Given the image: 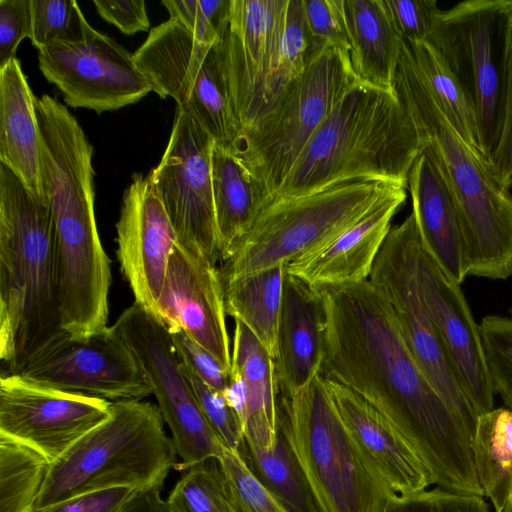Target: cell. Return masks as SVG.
Wrapping results in <instances>:
<instances>
[{"instance_id": "6da1fadb", "label": "cell", "mask_w": 512, "mask_h": 512, "mask_svg": "<svg viewBox=\"0 0 512 512\" xmlns=\"http://www.w3.org/2000/svg\"><path fill=\"white\" fill-rule=\"evenodd\" d=\"M318 289L326 309L319 375L372 405L415 452L438 487L484 496L471 438L411 354L386 298L369 279Z\"/></svg>"}, {"instance_id": "7a4b0ae2", "label": "cell", "mask_w": 512, "mask_h": 512, "mask_svg": "<svg viewBox=\"0 0 512 512\" xmlns=\"http://www.w3.org/2000/svg\"><path fill=\"white\" fill-rule=\"evenodd\" d=\"M394 90L415 127L420 153L434 164L456 203L467 274L501 280L511 277L510 189L497 179L481 152L450 123L404 41Z\"/></svg>"}, {"instance_id": "3957f363", "label": "cell", "mask_w": 512, "mask_h": 512, "mask_svg": "<svg viewBox=\"0 0 512 512\" xmlns=\"http://www.w3.org/2000/svg\"><path fill=\"white\" fill-rule=\"evenodd\" d=\"M65 333L50 207L0 163V358L5 373L18 372Z\"/></svg>"}, {"instance_id": "277c9868", "label": "cell", "mask_w": 512, "mask_h": 512, "mask_svg": "<svg viewBox=\"0 0 512 512\" xmlns=\"http://www.w3.org/2000/svg\"><path fill=\"white\" fill-rule=\"evenodd\" d=\"M420 154L415 127L396 93L359 84L314 133L271 202L355 180L407 186Z\"/></svg>"}, {"instance_id": "5b68a950", "label": "cell", "mask_w": 512, "mask_h": 512, "mask_svg": "<svg viewBox=\"0 0 512 512\" xmlns=\"http://www.w3.org/2000/svg\"><path fill=\"white\" fill-rule=\"evenodd\" d=\"M163 422L150 402H112L110 416L50 464L34 512L93 491L161 488L177 454Z\"/></svg>"}, {"instance_id": "8992f818", "label": "cell", "mask_w": 512, "mask_h": 512, "mask_svg": "<svg viewBox=\"0 0 512 512\" xmlns=\"http://www.w3.org/2000/svg\"><path fill=\"white\" fill-rule=\"evenodd\" d=\"M278 426L321 512H383L394 493L356 444L320 375L297 393H279Z\"/></svg>"}, {"instance_id": "52a82bcc", "label": "cell", "mask_w": 512, "mask_h": 512, "mask_svg": "<svg viewBox=\"0 0 512 512\" xmlns=\"http://www.w3.org/2000/svg\"><path fill=\"white\" fill-rule=\"evenodd\" d=\"M400 187L407 188L392 182L355 180L270 202L232 256L221 261V280L287 265L336 237Z\"/></svg>"}, {"instance_id": "ba28073f", "label": "cell", "mask_w": 512, "mask_h": 512, "mask_svg": "<svg viewBox=\"0 0 512 512\" xmlns=\"http://www.w3.org/2000/svg\"><path fill=\"white\" fill-rule=\"evenodd\" d=\"M359 84L363 83L355 77L351 66L324 43L313 54L303 74L242 136L235 154L256 181L264 207L271 202L338 101Z\"/></svg>"}, {"instance_id": "9c48e42d", "label": "cell", "mask_w": 512, "mask_h": 512, "mask_svg": "<svg viewBox=\"0 0 512 512\" xmlns=\"http://www.w3.org/2000/svg\"><path fill=\"white\" fill-rule=\"evenodd\" d=\"M509 0H467L440 10L430 42L444 57L472 107L479 151L487 161L504 120L505 76L511 21Z\"/></svg>"}, {"instance_id": "30bf717a", "label": "cell", "mask_w": 512, "mask_h": 512, "mask_svg": "<svg viewBox=\"0 0 512 512\" xmlns=\"http://www.w3.org/2000/svg\"><path fill=\"white\" fill-rule=\"evenodd\" d=\"M134 57L153 92L173 98L216 145L236 153L241 132L228 96L219 42L202 43L169 18L151 29Z\"/></svg>"}, {"instance_id": "8fae6325", "label": "cell", "mask_w": 512, "mask_h": 512, "mask_svg": "<svg viewBox=\"0 0 512 512\" xmlns=\"http://www.w3.org/2000/svg\"><path fill=\"white\" fill-rule=\"evenodd\" d=\"M419 240L411 212L391 227L369 281L388 301L408 349L472 442L479 416L458 382L423 304L416 279Z\"/></svg>"}, {"instance_id": "7c38bea8", "label": "cell", "mask_w": 512, "mask_h": 512, "mask_svg": "<svg viewBox=\"0 0 512 512\" xmlns=\"http://www.w3.org/2000/svg\"><path fill=\"white\" fill-rule=\"evenodd\" d=\"M112 331L125 343L142 369L152 395L168 424L178 469L208 458H219L226 448L204 415L183 374L170 333L153 314L134 303L117 318Z\"/></svg>"}, {"instance_id": "4fadbf2b", "label": "cell", "mask_w": 512, "mask_h": 512, "mask_svg": "<svg viewBox=\"0 0 512 512\" xmlns=\"http://www.w3.org/2000/svg\"><path fill=\"white\" fill-rule=\"evenodd\" d=\"M214 144L209 132L177 107L164 154L147 175L178 244L212 264L220 259L211 176Z\"/></svg>"}, {"instance_id": "5bb4252c", "label": "cell", "mask_w": 512, "mask_h": 512, "mask_svg": "<svg viewBox=\"0 0 512 512\" xmlns=\"http://www.w3.org/2000/svg\"><path fill=\"white\" fill-rule=\"evenodd\" d=\"M16 373L45 387L112 402L152 394L134 355L110 327L82 338L65 333Z\"/></svg>"}, {"instance_id": "9a60e30c", "label": "cell", "mask_w": 512, "mask_h": 512, "mask_svg": "<svg viewBox=\"0 0 512 512\" xmlns=\"http://www.w3.org/2000/svg\"><path fill=\"white\" fill-rule=\"evenodd\" d=\"M39 69L61 91L67 105L97 113L134 104L152 91L134 54L93 29L77 42L38 51Z\"/></svg>"}, {"instance_id": "2e32d148", "label": "cell", "mask_w": 512, "mask_h": 512, "mask_svg": "<svg viewBox=\"0 0 512 512\" xmlns=\"http://www.w3.org/2000/svg\"><path fill=\"white\" fill-rule=\"evenodd\" d=\"M288 5L289 0H229L219 48L241 138L263 115L265 91L277 62Z\"/></svg>"}, {"instance_id": "e0dca14e", "label": "cell", "mask_w": 512, "mask_h": 512, "mask_svg": "<svg viewBox=\"0 0 512 512\" xmlns=\"http://www.w3.org/2000/svg\"><path fill=\"white\" fill-rule=\"evenodd\" d=\"M111 403L3 372L0 435L37 451L51 464L110 416Z\"/></svg>"}, {"instance_id": "ac0fdd59", "label": "cell", "mask_w": 512, "mask_h": 512, "mask_svg": "<svg viewBox=\"0 0 512 512\" xmlns=\"http://www.w3.org/2000/svg\"><path fill=\"white\" fill-rule=\"evenodd\" d=\"M416 279L423 304L464 393L478 416L491 411L495 394L480 327L460 284L426 250L421 235L416 250Z\"/></svg>"}, {"instance_id": "d6986e66", "label": "cell", "mask_w": 512, "mask_h": 512, "mask_svg": "<svg viewBox=\"0 0 512 512\" xmlns=\"http://www.w3.org/2000/svg\"><path fill=\"white\" fill-rule=\"evenodd\" d=\"M117 257L135 303L157 317L170 258L177 246L172 223L147 176L134 173L116 223Z\"/></svg>"}, {"instance_id": "ffe728a7", "label": "cell", "mask_w": 512, "mask_h": 512, "mask_svg": "<svg viewBox=\"0 0 512 512\" xmlns=\"http://www.w3.org/2000/svg\"><path fill=\"white\" fill-rule=\"evenodd\" d=\"M226 315L219 268L177 243L158 300L156 318L168 331H185L231 373L232 347Z\"/></svg>"}, {"instance_id": "44dd1931", "label": "cell", "mask_w": 512, "mask_h": 512, "mask_svg": "<svg viewBox=\"0 0 512 512\" xmlns=\"http://www.w3.org/2000/svg\"><path fill=\"white\" fill-rule=\"evenodd\" d=\"M406 189L400 187L336 237L288 263L286 272L315 288L368 280L392 219L406 201Z\"/></svg>"}, {"instance_id": "7402d4cb", "label": "cell", "mask_w": 512, "mask_h": 512, "mask_svg": "<svg viewBox=\"0 0 512 512\" xmlns=\"http://www.w3.org/2000/svg\"><path fill=\"white\" fill-rule=\"evenodd\" d=\"M325 335L322 292L286 272L274 359L280 394L297 393L320 374Z\"/></svg>"}, {"instance_id": "603a6c76", "label": "cell", "mask_w": 512, "mask_h": 512, "mask_svg": "<svg viewBox=\"0 0 512 512\" xmlns=\"http://www.w3.org/2000/svg\"><path fill=\"white\" fill-rule=\"evenodd\" d=\"M323 380L351 436L394 494H411L434 484L423 462L372 405L346 386Z\"/></svg>"}, {"instance_id": "cb8c5ba5", "label": "cell", "mask_w": 512, "mask_h": 512, "mask_svg": "<svg viewBox=\"0 0 512 512\" xmlns=\"http://www.w3.org/2000/svg\"><path fill=\"white\" fill-rule=\"evenodd\" d=\"M421 239L426 250L458 284L468 276L459 212L440 173L421 153L407 182Z\"/></svg>"}, {"instance_id": "d4e9b609", "label": "cell", "mask_w": 512, "mask_h": 512, "mask_svg": "<svg viewBox=\"0 0 512 512\" xmlns=\"http://www.w3.org/2000/svg\"><path fill=\"white\" fill-rule=\"evenodd\" d=\"M34 96L20 61L0 68V163L45 198L40 174V133Z\"/></svg>"}, {"instance_id": "484cf974", "label": "cell", "mask_w": 512, "mask_h": 512, "mask_svg": "<svg viewBox=\"0 0 512 512\" xmlns=\"http://www.w3.org/2000/svg\"><path fill=\"white\" fill-rule=\"evenodd\" d=\"M234 321L232 369L241 375L244 385V439L259 449L269 450L274 447L279 431L274 359L242 322Z\"/></svg>"}, {"instance_id": "4316f807", "label": "cell", "mask_w": 512, "mask_h": 512, "mask_svg": "<svg viewBox=\"0 0 512 512\" xmlns=\"http://www.w3.org/2000/svg\"><path fill=\"white\" fill-rule=\"evenodd\" d=\"M344 15L355 77L365 85L395 93L403 40L380 0H344Z\"/></svg>"}, {"instance_id": "83f0119b", "label": "cell", "mask_w": 512, "mask_h": 512, "mask_svg": "<svg viewBox=\"0 0 512 512\" xmlns=\"http://www.w3.org/2000/svg\"><path fill=\"white\" fill-rule=\"evenodd\" d=\"M211 176L220 260L232 256L264 200L258 185L235 153L214 144Z\"/></svg>"}, {"instance_id": "f1b7e54d", "label": "cell", "mask_w": 512, "mask_h": 512, "mask_svg": "<svg viewBox=\"0 0 512 512\" xmlns=\"http://www.w3.org/2000/svg\"><path fill=\"white\" fill-rule=\"evenodd\" d=\"M286 265L222 281L226 314L242 322L273 359Z\"/></svg>"}, {"instance_id": "f546056e", "label": "cell", "mask_w": 512, "mask_h": 512, "mask_svg": "<svg viewBox=\"0 0 512 512\" xmlns=\"http://www.w3.org/2000/svg\"><path fill=\"white\" fill-rule=\"evenodd\" d=\"M237 452L287 512H321L303 468L280 430L273 448L259 449L244 439Z\"/></svg>"}, {"instance_id": "4dcf8cb0", "label": "cell", "mask_w": 512, "mask_h": 512, "mask_svg": "<svg viewBox=\"0 0 512 512\" xmlns=\"http://www.w3.org/2000/svg\"><path fill=\"white\" fill-rule=\"evenodd\" d=\"M477 477L495 512L512 496V411L492 409L479 415L471 442Z\"/></svg>"}, {"instance_id": "1f68e13d", "label": "cell", "mask_w": 512, "mask_h": 512, "mask_svg": "<svg viewBox=\"0 0 512 512\" xmlns=\"http://www.w3.org/2000/svg\"><path fill=\"white\" fill-rule=\"evenodd\" d=\"M404 42L417 71L443 113L461 137L479 150L474 111L442 54L428 41Z\"/></svg>"}, {"instance_id": "d6a6232c", "label": "cell", "mask_w": 512, "mask_h": 512, "mask_svg": "<svg viewBox=\"0 0 512 512\" xmlns=\"http://www.w3.org/2000/svg\"><path fill=\"white\" fill-rule=\"evenodd\" d=\"M49 467L37 451L0 435V512H34Z\"/></svg>"}, {"instance_id": "836d02e7", "label": "cell", "mask_w": 512, "mask_h": 512, "mask_svg": "<svg viewBox=\"0 0 512 512\" xmlns=\"http://www.w3.org/2000/svg\"><path fill=\"white\" fill-rule=\"evenodd\" d=\"M322 44L309 33L303 1L289 0L277 62L265 91L262 117L275 105L287 87L303 74L313 54Z\"/></svg>"}, {"instance_id": "e575fe53", "label": "cell", "mask_w": 512, "mask_h": 512, "mask_svg": "<svg viewBox=\"0 0 512 512\" xmlns=\"http://www.w3.org/2000/svg\"><path fill=\"white\" fill-rule=\"evenodd\" d=\"M166 501L170 512H233L219 458H208L189 467Z\"/></svg>"}, {"instance_id": "d590c367", "label": "cell", "mask_w": 512, "mask_h": 512, "mask_svg": "<svg viewBox=\"0 0 512 512\" xmlns=\"http://www.w3.org/2000/svg\"><path fill=\"white\" fill-rule=\"evenodd\" d=\"M29 39L38 51L55 43L83 40L94 29L74 0H30Z\"/></svg>"}, {"instance_id": "8d00e7d4", "label": "cell", "mask_w": 512, "mask_h": 512, "mask_svg": "<svg viewBox=\"0 0 512 512\" xmlns=\"http://www.w3.org/2000/svg\"><path fill=\"white\" fill-rule=\"evenodd\" d=\"M479 327L494 394L512 411V319L489 315Z\"/></svg>"}, {"instance_id": "74e56055", "label": "cell", "mask_w": 512, "mask_h": 512, "mask_svg": "<svg viewBox=\"0 0 512 512\" xmlns=\"http://www.w3.org/2000/svg\"><path fill=\"white\" fill-rule=\"evenodd\" d=\"M233 512H287L248 469L239 453L227 448L219 457Z\"/></svg>"}, {"instance_id": "f35d334b", "label": "cell", "mask_w": 512, "mask_h": 512, "mask_svg": "<svg viewBox=\"0 0 512 512\" xmlns=\"http://www.w3.org/2000/svg\"><path fill=\"white\" fill-rule=\"evenodd\" d=\"M162 4L170 18L184 26L196 40L210 45L220 41L229 0H163Z\"/></svg>"}, {"instance_id": "ab89813d", "label": "cell", "mask_w": 512, "mask_h": 512, "mask_svg": "<svg viewBox=\"0 0 512 512\" xmlns=\"http://www.w3.org/2000/svg\"><path fill=\"white\" fill-rule=\"evenodd\" d=\"M180 364L183 374L193 388L200 407L213 430L227 449L237 452L244 440V433L236 412L222 392L204 383L181 361Z\"/></svg>"}, {"instance_id": "60d3db41", "label": "cell", "mask_w": 512, "mask_h": 512, "mask_svg": "<svg viewBox=\"0 0 512 512\" xmlns=\"http://www.w3.org/2000/svg\"><path fill=\"white\" fill-rule=\"evenodd\" d=\"M383 512H490V509L483 496L438 487L406 495L394 494Z\"/></svg>"}, {"instance_id": "b9f144b4", "label": "cell", "mask_w": 512, "mask_h": 512, "mask_svg": "<svg viewBox=\"0 0 512 512\" xmlns=\"http://www.w3.org/2000/svg\"><path fill=\"white\" fill-rule=\"evenodd\" d=\"M311 37L333 47L350 63V40L344 15V0H302Z\"/></svg>"}, {"instance_id": "7bdbcfd3", "label": "cell", "mask_w": 512, "mask_h": 512, "mask_svg": "<svg viewBox=\"0 0 512 512\" xmlns=\"http://www.w3.org/2000/svg\"><path fill=\"white\" fill-rule=\"evenodd\" d=\"M403 41H427L440 11L435 0H380Z\"/></svg>"}, {"instance_id": "ee69618b", "label": "cell", "mask_w": 512, "mask_h": 512, "mask_svg": "<svg viewBox=\"0 0 512 512\" xmlns=\"http://www.w3.org/2000/svg\"><path fill=\"white\" fill-rule=\"evenodd\" d=\"M179 360L204 383L223 392L230 381V374L204 347L181 329L169 331Z\"/></svg>"}, {"instance_id": "f6af8a7d", "label": "cell", "mask_w": 512, "mask_h": 512, "mask_svg": "<svg viewBox=\"0 0 512 512\" xmlns=\"http://www.w3.org/2000/svg\"><path fill=\"white\" fill-rule=\"evenodd\" d=\"M30 0H0V68L15 58L19 43L29 38Z\"/></svg>"}, {"instance_id": "bcb514c9", "label": "cell", "mask_w": 512, "mask_h": 512, "mask_svg": "<svg viewBox=\"0 0 512 512\" xmlns=\"http://www.w3.org/2000/svg\"><path fill=\"white\" fill-rule=\"evenodd\" d=\"M504 120L501 137L495 153L488 163L497 179L508 189H512V25L509 33L505 95Z\"/></svg>"}, {"instance_id": "7dc6e473", "label": "cell", "mask_w": 512, "mask_h": 512, "mask_svg": "<svg viewBox=\"0 0 512 512\" xmlns=\"http://www.w3.org/2000/svg\"><path fill=\"white\" fill-rule=\"evenodd\" d=\"M138 489L111 488L77 495L37 512H119Z\"/></svg>"}, {"instance_id": "c3c4849f", "label": "cell", "mask_w": 512, "mask_h": 512, "mask_svg": "<svg viewBox=\"0 0 512 512\" xmlns=\"http://www.w3.org/2000/svg\"><path fill=\"white\" fill-rule=\"evenodd\" d=\"M93 3L97 12L104 20L116 26L126 35L147 31L150 27L145 2L143 0H96Z\"/></svg>"}, {"instance_id": "681fc988", "label": "cell", "mask_w": 512, "mask_h": 512, "mask_svg": "<svg viewBox=\"0 0 512 512\" xmlns=\"http://www.w3.org/2000/svg\"><path fill=\"white\" fill-rule=\"evenodd\" d=\"M161 488L137 490L119 512H170L167 501L161 497Z\"/></svg>"}, {"instance_id": "f907efd6", "label": "cell", "mask_w": 512, "mask_h": 512, "mask_svg": "<svg viewBox=\"0 0 512 512\" xmlns=\"http://www.w3.org/2000/svg\"><path fill=\"white\" fill-rule=\"evenodd\" d=\"M503 512H512V496L509 498Z\"/></svg>"}]
</instances>
